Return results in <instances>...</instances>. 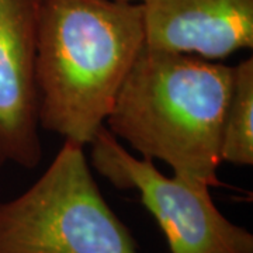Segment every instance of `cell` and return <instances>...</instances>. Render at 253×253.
I'll return each instance as SVG.
<instances>
[{"instance_id":"obj_5","label":"cell","mask_w":253,"mask_h":253,"mask_svg":"<svg viewBox=\"0 0 253 253\" xmlns=\"http://www.w3.org/2000/svg\"><path fill=\"white\" fill-rule=\"evenodd\" d=\"M41 0H0V168L42 159L37 31Z\"/></svg>"},{"instance_id":"obj_2","label":"cell","mask_w":253,"mask_h":253,"mask_svg":"<svg viewBox=\"0 0 253 253\" xmlns=\"http://www.w3.org/2000/svg\"><path fill=\"white\" fill-rule=\"evenodd\" d=\"M234 66L144 46L104 126L141 158L218 187L219 145Z\"/></svg>"},{"instance_id":"obj_3","label":"cell","mask_w":253,"mask_h":253,"mask_svg":"<svg viewBox=\"0 0 253 253\" xmlns=\"http://www.w3.org/2000/svg\"><path fill=\"white\" fill-rule=\"evenodd\" d=\"M84 148L65 139L26 191L0 201V253H139L100 191Z\"/></svg>"},{"instance_id":"obj_6","label":"cell","mask_w":253,"mask_h":253,"mask_svg":"<svg viewBox=\"0 0 253 253\" xmlns=\"http://www.w3.org/2000/svg\"><path fill=\"white\" fill-rule=\"evenodd\" d=\"M145 46L221 61L253 48V0H144Z\"/></svg>"},{"instance_id":"obj_8","label":"cell","mask_w":253,"mask_h":253,"mask_svg":"<svg viewBox=\"0 0 253 253\" xmlns=\"http://www.w3.org/2000/svg\"><path fill=\"white\" fill-rule=\"evenodd\" d=\"M120 1H129V3H142L144 0H120Z\"/></svg>"},{"instance_id":"obj_7","label":"cell","mask_w":253,"mask_h":253,"mask_svg":"<svg viewBox=\"0 0 253 253\" xmlns=\"http://www.w3.org/2000/svg\"><path fill=\"white\" fill-rule=\"evenodd\" d=\"M221 162L253 165V58L234 66L232 87L225 110L219 145Z\"/></svg>"},{"instance_id":"obj_4","label":"cell","mask_w":253,"mask_h":253,"mask_svg":"<svg viewBox=\"0 0 253 253\" xmlns=\"http://www.w3.org/2000/svg\"><path fill=\"white\" fill-rule=\"evenodd\" d=\"M89 163L117 189L136 191L166 238L170 253H253V235L218 210L210 187L154 161L135 156L103 126L93 136Z\"/></svg>"},{"instance_id":"obj_1","label":"cell","mask_w":253,"mask_h":253,"mask_svg":"<svg viewBox=\"0 0 253 253\" xmlns=\"http://www.w3.org/2000/svg\"><path fill=\"white\" fill-rule=\"evenodd\" d=\"M144 46L141 3L41 0L40 126L87 146L106 124Z\"/></svg>"}]
</instances>
